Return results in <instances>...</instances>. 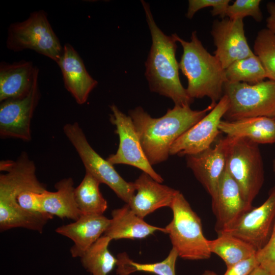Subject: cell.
<instances>
[{"label": "cell", "instance_id": "6da1fadb", "mask_svg": "<svg viewBox=\"0 0 275 275\" xmlns=\"http://www.w3.org/2000/svg\"><path fill=\"white\" fill-rule=\"evenodd\" d=\"M0 171L6 172L0 175L1 231L22 228L42 233L52 216L25 211L16 202L17 196L24 191L43 193L46 190L37 178L34 162L23 152L16 160H1Z\"/></svg>", "mask_w": 275, "mask_h": 275}, {"label": "cell", "instance_id": "7a4b0ae2", "mask_svg": "<svg viewBox=\"0 0 275 275\" xmlns=\"http://www.w3.org/2000/svg\"><path fill=\"white\" fill-rule=\"evenodd\" d=\"M214 107L210 104L204 109L197 111L191 109L190 105H175L157 118H152L140 106L130 110L129 116L150 164L166 161L175 141Z\"/></svg>", "mask_w": 275, "mask_h": 275}, {"label": "cell", "instance_id": "3957f363", "mask_svg": "<svg viewBox=\"0 0 275 275\" xmlns=\"http://www.w3.org/2000/svg\"><path fill=\"white\" fill-rule=\"evenodd\" d=\"M152 37V45L145 62V76L151 91L171 99L175 105H190L194 99L180 81L179 63L176 58V40L156 25L149 5L141 1Z\"/></svg>", "mask_w": 275, "mask_h": 275}, {"label": "cell", "instance_id": "277c9868", "mask_svg": "<svg viewBox=\"0 0 275 275\" xmlns=\"http://www.w3.org/2000/svg\"><path fill=\"white\" fill-rule=\"evenodd\" d=\"M183 48L179 69L187 79L186 89L192 99L208 97L215 106L224 95V86L227 81L225 69L214 55H211L193 31L190 41L177 34H172Z\"/></svg>", "mask_w": 275, "mask_h": 275}, {"label": "cell", "instance_id": "5b68a950", "mask_svg": "<svg viewBox=\"0 0 275 275\" xmlns=\"http://www.w3.org/2000/svg\"><path fill=\"white\" fill-rule=\"evenodd\" d=\"M170 208L173 218L165 229L179 257L188 260L209 259L211 253L203 232L201 219L180 191Z\"/></svg>", "mask_w": 275, "mask_h": 275}, {"label": "cell", "instance_id": "8992f818", "mask_svg": "<svg viewBox=\"0 0 275 275\" xmlns=\"http://www.w3.org/2000/svg\"><path fill=\"white\" fill-rule=\"evenodd\" d=\"M258 145L246 138L229 137L226 168L243 199L251 204L264 182V164Z\"/></svg>", "mask_w": 275, "mask_h": 275}, {"label": "cell", "instance_id": "52a82bcc", "mask_svg": "<svg viewBox=\"0 0 275 275\" xmlns=\"http://www.w3.org/2000/svg\"><path fill=\"white\" fill-rule=\"evenodd\" d=\"M7 34L6 46L11 51L31 49L57 64L61 58L63 47L44 10L34 11L26 19L11 23Z\"/></svg>", "mask_w": 275, "mask_h": 275}, {"label": "cell", "instance_id": "ba28073f", "mask_svg": "<svg viewBox=\"0 0 275 275\" xmlns=\"http://www.w3.org/2000/svg\"><path fill=\"white\" fill-rule=\"evenodd\" d=\"M224 95L228 98L227 121L266 117L275 118V81L263 80L255 84L227 81Z\"/></svg>", "mask_w": 275, "mask_h": 275}, {"label": "cell", "instance_id": "9c48e42d", "mask_svg": "<svg viewBox=\"0 0 275 275\" xmlns=\"http://www.w3.org/2000/svg\"><path fill=\"white\" fill-rule=\"evenodd\" d=\"M63 131L76 151L86 172L100 183L107 185L120 199L128 204L135 194L134 182L125 181L113 165L93 149L78 123L65 124Z\"/></svg>", "mask_w": 275, "mask_h": 275}, {"label": "cell", "instance_id": "30bf717a", "mask_svg": "<svg viewBox=\"0 0 275 275\" xmlns=\"http://www.w3.org/2000/svg\"><path fill=\"white\" fill-rule=\"evenodd\" d=\"M110 121L116 126L115 132L119 138V147L106 160L112 165L125 164L134 167L150 176L156 181H163L147 159L141 146L131 117L121 111L114 104L109 106Z\"/></svg>", "mask_w": 275, "mask_h": 275}, {"label": "cell", "instance_id": "8fae6325", "mask_svg": "<svg viewBox=\"0 0 275 275\" xmlns=\"http://www.w3.org/2000/svg\"><path fill=\"white\" fill-rule=\"evenodd\" d=\"M274 222L275 185L262 205L253 207L221 234L227 233L237 237L250 244L257 252L267 242Z\"/></svg>", "mask_w": 275, "mask_h": 275}, {"label": "cell", "instance_id": "7c38bea8", "mask_svg": "<svg viewBox=\"0 0 275 275\" xmlns=\"http://www.w3.org/2000/svg\"><path fill=\"white\" fill-rule=\"evenodd\" d=\"M39 73L36 75L29 93L24 97L1 102L0 136L30 142L32 140L31 124L40 98Z\"/></svg>", "mask_w": 275, "mask_h": 275}, {"label": "cell", "instance_id": "4fadbf2b", "mask_svg": "<svg viewBox=\"0 0 275 275\" xmlns=\"http://www.w3.org/2000/svg\"><path fill=\"white\" fill-rule=\"evenodd\" d=\"M229 106L228 98L224 95L211 111L175 141L170 155L186 156L211 147L221 132L218 126Z\"/></svg>", "mask_w": 275, "mask_h": 275}, {"label": "cell", "instance_id": "5bb4252c", "mask_svg": "<svg viewBox=\"0 0 275 275\" xmlns=\"http://www.w3.org/2000/svg\"><path fill=\"white\" fill-rule=\"evenodd\" d=\"M211 33L216 46L214 55L225 69L236 61L255 54L248 44L242 19L215 20Z\"/></svg>", "mask_w": 275, "mask_h": 275}, {"label": "cell", "instance_id": "9a60e30c", "mask_svg": "<svg viewBox=\"0 0 275 275\" xmlns=\"http://www.w3.org/2000/svg\"><path fill=\"white\" fill-rule=\"evenodd\" d=\"M215 216V230L219 235L232 226L244 213L253 208L243 198L239 186L226 167L215 197L211 199Z\"/></svg>", "mask_w": 275, "mask_h": 275}, {"label": "cell", "instance_id": "2e32d148", "mask_svg": "<svg viewBox=\"0 0 275 275\" xmlns=\"http://www.w3.org/2000/svg\"><path fill=\"white\" fill-rule=\"evenodd\" d=\"M229 137L219 140L213 147L196 154L186 156L187 167L193 172L211 199L216 195L225 170Z\"/></svg>", "mask_w": 275, "mask_h": 275}, {"label": "cell", "instance_id": "e0dca14e", "mask_svg": "<svg viewBox=\"0 0 275 275\" xmlns=\"http://www.w3.org/2000/svg\"><path fill=\"white\" fill-rule=\"evenodd\" d=\"M57 64L61 70L66 90L78 104H84L98 82L89 74L82 59L69 43L65 44Z\"/></svg>", "mask_w": 275, "mask_h": 275}, {"label": "cell", "instance_id": "ac0fdd59", "mask_svg": "<svg viewBox=\"0 0 275 275\" xmlns=\"http://www.w3.org/2000/svg\"><path fill=\"white\" fill-rule=\"evenodd\" d=\"M134 184L137 193L127 204L142 218L159 208H170L179 192L178 190L156 181L144 172L135 180Z\"/></svg>", "mask_w": 275, "mask_h": 275}, {"label": "cell", "instance_id": "d6986e66", "mask_svg": "<svg viewBox=\"0 0 275 275\" xmlns=\"http://www.w3.org/2000/svg\"><path fill=\"white\" fill-rule=\"evenodd\" d=\"M109 222L103 214H81L74 222L58 227L56 232L73 241L70 254L73 258H80L104 233Z\"/></svg>", "mask_w": 275, "mask_h": 275}, {"label": "cell", "instance_id": "ffe728a7", "mask_svg": "<svg viewBox=\"0 0 275 275\" xmlns=\"http://www.w3.org/2000/svg\"><path fill=\"white\" fill-rule=\"evenodd\" d=\"M39 72L31 61L20 60L0 64V101L25 97Z\"/></svg>", "mask_w": 275, "mask_h": 275}, {"label": "cell", "instance_id": "44dd1931", "mask_svg": "<svg viewBox=\"0 0 275 275\" xmlns=\"http://www.w3.org/2000/svg\"><path fill=\"white\" fill-rule=\"evenodd\" d=\"M157 231L166 233L165 228L146 223L136 214L127 204L112 211V218L104 233L111 240L143 239Z\"/></svg>", "mask_w": 275, "mask_h": 275}, {"label": "cell", "instance_id": "7402d4cb", "mask_svg": "<svg viewBox=\"0 0 275 275\" xmlns=\"http://www.w3.org/2000/svg\"><path fill=\"white\" fill-rule=\"evenodd\" d=\"M221 132L230 138H244L258 144L275 143V118L266 117L245 118L235 121L222 120Z\"/></svg>", "mask_w": 275, "mask_h": 275}, {"label": "cell", "instance_id": "603a6c76", "mask_svg": "<svg viewBox=\"0 0 275 275\" xmlns=\"http://www.w3.org/2000/svg\"><path fill=\"white\" fill-rule=\"evenodd\" d=\"M55 191L46 190L42 194L43 209L52 216L76 221L81 216L74 198V182L71 177L57 182Z\"/></svg>", "mask_w": 275, "mask_h": 275}, {"label": "cell", "instance_id": "cb8c5ba5", "mask_svg": "<svg viewBox=\"0 0 275 275\" xmlns=\"http://www.w3.org/2000/svg\"><path fill=\"white\" fill-rule=\"evenodd\" d=\"M211 253L218 256L227 268L256 255V250L250 244L232 235L222 233L217 238L208 240Z\"/></svg>", "mask_w": 275, "mask_h": 275}, {"label": "cell", "instance_id": "d4e9b609", "mask_svg": "<svg viewBox=\"0 0 275 275\" xmlns=\"http://www.w3.org/2000/svg\"><path fill=\"white\" fill-rule=\"evenodd\" d=\"M100 183L88 172L74 189V198L81 214H103L107 202L99 189Z\"/></svg>", "mask_w": 275, "mask_h": 275}, {"label": "cell", "instance_id": "484cf974", "mask_svg": "<svg viewBox=\"0 0 275 275\" xmlns=\"http://www.w3.org/2000/svg\"><path fill=\"white\" fill-rule=\"evenodd\" d=\"M111 240L102 236L80 257L82 266L92 275H108L117 266V258L108 249Z\"/></svg>", "mask_w": 275, "mask_h": 275}, {"label": "cell", "instance_id": "4316f807", "mask_svg": "<svg viewBox=\"0 0 275 275\" xmlns=\"http://www.w3.org/2000/svg\"><path fill=\"white\" fill-rule=\"evenodd\" d=\"M179 257L177 251L173 248L163 261L153 263H140L130 259L126 253L117 256V274L130 275L136 271H143L156 275H176L175 265Z\"/></svg>", "mask_w": 275, "mask_h": 275}, {"label": "cell", "instance_id": "83f0119b", "mask_svg": "<svg viewBox=\"0 0 275 275\" xmlns=\"http://www.w3.org/2000/svg\"><path fill=\"white\" fill-rule=\"evenodd\" d=\"M227 81L255 84L267 78L265 69L255 54L236 61L225 69Z\"/></svg>", "mask_w": 275, "mask_h": 275}, {"label": "cell", "instance_id": "f1b7e54d", "mask_svg": "<svg viewBox=\"0 0 275 275\" xmlns=\"http://www.w3.org/2000/svg\"><path fill=\"white\" fill-rule=\"evenodd\" d=\"M253 52L260 60L267 78L275 81V36L267 28L258 32Z\"/></svg>", "mask_w": 275, "mask_h": 275}, {"label": "cell", "instance_id": "f546056e", "mask_svg": "<svg viewBox=\"0 0 275 275\" xmlns=\"http://www.w3.org/2000/svg\"><path fill=\"white\" fill-rule=\"evenodd\" d=\"M260 0H236L228 7L225 16L234 20L242 19L246 16L252 17L256 21L260 22L262 13L260 8Z\"/></svg>", "mask_w": 275, "mask_h": 275}, {"label": "cell", "instance_id": "4dcf8cb0", "mask_svg": "<svg viewBox=\"0 0 275 275\" xmlns=\"http://www.w3.org/2000/svg\"><path fill=\"white\" fill-rule=\"evenodd\" d=\"M230 2V0H189L186 15L188 18L191 19L198 11L212 7V15H219L223 19L226 17V10Z\"/></svg>", "mask_w": 275, "mask_h": 275}, {"label": "cell", "instance_id": "1f68e13d", "mask_svg": "<svg viewBox=\"0 0 275 275\" xmlns=\"http://www.w3.org/2000/svg\"><path fill=\"white\" fill-rule=\"evenodd\" d=\"M256 257L259 266L275 275V222L267 242L256 252Z\"/></svg>", "mask_w": 275, "mask_h": 275}, {"label": "cell", "instance_id": "d6a6232c", "mask_svg": "<svg viewBox=\"0 0 275 275\" xmlns=\"http://www.w3.org/2000/svg\"><path fill=\"white\" fill-rule=\"evenodd\" d=\"M42 194L31 190L24 191L17 196L16 202L25 211L34 213H45L43 209Z\"/></svg>", "mask_w": 275, "mask_h": 275}, {"label": "cell", "instance_id": "836d02e7", "mask_svg": "<svg viewBox=\"0 0 275 275\" xmlns=\"http://www.w3.org/2000/svg\"><path fill=\"white\" fill-rule=\"evenodd\" d=\"M259 265L255 255L227 267L224 275H250Z\"/></svg>", "mask_w": 275, "mask_h": 275}, {"label": "cell", "instance_id": "e575fe53", "mask_svg": "<svg viewBox=\"0 0 275 275\" xmlns=\"http://www.w3.org/2000/svg\"><path fill=\"white\" fill-rule=\"evenodd\" d=\"M266 7L269 14V16L266 19L267 29L271 31L275 36V3H268Z\"/></svg>", "mask_w": 275, "mask_h": 275}, {"label": "cell", "instance_id": "d590c367", "mask_svg": "<svg viewBox=\"0 0 275 275\" xmlns=\"http://www.w3.org/2000/svg\"><path fill=\"white\" fill-rule=\"evenodd\" d=\"M250 275H273L258 266Z\"/></svg>", "mask_w": 275, "mask_h": 275}, {"label": "cell", "instance_id": "8d00e7d4", "mask_svg": "<svg viewBox=\"0 0 275 275\" xmlns=\"http://www.w3.org/2000/svg\"><path fill=\"white\" fill-rule=\"evenodd\" d=\"M202 275H217V274L211 270H205Z\"/></svg>", "mask_w": 275, "mask_h": 275}, {"label": "cell", "instance_id": "74e56055", "mask_svg": "<svg viewBox=\"0 0 275 275\" xmlns=\"http://www.w3.org/2000/svg\"><path fill=\"white\" fill-rule=\"evenodd\" d=\"M272 169H273V173L274 174V175H275V159L273 161Z\"/></svg>", "mask_w": 275, "mask_h": 275}]
</instances>
